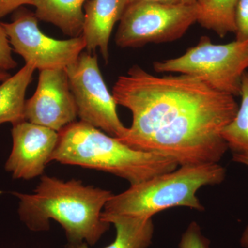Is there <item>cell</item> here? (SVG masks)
<instances>
[{
  "mask_svg": "<svg viewBox=\"0 0 248 248\" xmlns=\"http://www.w3.org/2000/svg\"><path fill=\"white\" fill-rule=\"evenodd\" d=\"M112 94L133 116L118 139L130 148L169 156L179 166L217 164L228 150L221 133L239 105L197 78L155 76L136 65L119 77Z\"/></svg>",
  "mask_w": 248,
  "mask_h": 248,
  "instance_id": "1",
  "label": "cell"
},
{
  "mask_svg": "<svg viewBox=\"0 0 248 248\" xmlns=\"http://www.w3.org/2000/svg\"><path fill=\"white\" fill-rule=\"evenodd\" d=\"M12 194L19 200V218L29 229L48 231L50 220H55L64 230L67 248L94 246L110 227L102 213L114 194L81 181L42 175L33 193Z\"/></svg>",
  "mask_w": 248,
  "mask_h": 248,
  "instance_id": "2",
  "label": "cell"
},
{
  "mask_svg": "<svg viewBox=\"0 0 248 248\" xmlns=\"http://www.w3.org/2000/svg\"><path fill=\"white\" fill-rule=\"evenodd\" d=\"M58 133L51 161L110 173L130 185L171 172L179 166L169 156L134 149L81 121L70 124Z\"/></svg>",
  "mask_w": 248,
  "mask_h": 248,
  "instance_id": "3",
  "label": "cell"
},
{
  "mask_svg": "<svg viewBox=\"0 0 248 248\" xmlns=\"http://www.w3.org/2000/svg\"><path fill=\"white\" fill-rule=\"evenodd\" d=\"M226 174V169L218 163L180 166L171 172L130 185L128 190L112 195L104 206L102 218H152L174 207L203 211L205 208L197 197V191L203 186L221 184Z\"/></svg>",
  "mask_w": 248,
  "mask_h": 248,
  "instance_id": "4",
  "label": "cell"
},
{
  "mask_svg": "<svg viewBox=\"0 0 248 248\" xmlns=\"http://www.w3.org/2000/svg\"><path fill=\"white\" fill-rule=\"evenodd\" d=\"M156 73H177L197 78L220 92L237 97L248 69V40L215 45L206 36L178 58L153 63Z\"/></svg>",
  "mask_w": 248,
  "mask_h": 248,
  "instance_id": "5",
  "label": "cell"
},
{
  "mask_svg": "<svg viewBox=\"0 0 248 248\" xmlns=\"http://www.w3.org/2000/svg\"><path fill=\"white\" fill-rule=\"evenodd\" d=\"M198 7L150 1L130 3L115 35L121 48H138L150 43H164L181 38L197 22Z\"/></svg>",
  "mask_w": 248,
  "mask_h": 248,
  "instance_id": "6",
  "label": "cell"
},
{
  "mask_svg": "<svg viewBox=\"0 0 248 248\" xmlns=\"http://www.w3.org/2000/svg\"><path fill=\"white\" fill-rule=\"evenodd\" d=\"M66 71L80 121L122 138L127 128L119 118L117 103L103 79L96 54L82 52Z\"/></svg>",
  "mask_w": 248,
  "mask_h": 248,
  "instance_id": "7",
  "label": "cell"
},
{
  "mask_svg": "<svg viewBox=\"0 0 248 248\" xmlns=\"http://www.w3.org/2000/svg\"><path fill=\"white\" fill-rule=\"evenodd\" d=\"M1 23L15 53L26 63L39 71L66 69L86 49L82 35L66 40H58L45 35L40 30L35 14L19 10L11 22Z\"/></svg>",
  "mask_w": 248,
  "mask_h": 248,
  "instance_id": "8",
  "label": "cell"
},
{
  "mask_svg": "<svg viewBox=\"0 0 248 248\" xmlns=\"http://www.w3.org/2000/svg\"><path fill=\"white\" fill-rule=\"evenodd\" d=\"M77 117L66 69L41 71L35 93L26 100L24 120L60 132Z\"/></svg>",
  "mask_w": 248,
  "mask_h": 248,
  "instance_id": "9",
  "label": "cell"
},
{
  "mask_svg": "<svg viewBox=\"0 0 248 248\" xmlns=\"http://www.w3.org/2000/svg\"><path fill=\"white\" fill-rule=\"evenodd\" d=\"M11 135L13 148L5 163L6 172L24 180L43 175L58 145V132L24 120L13 125Z\"/></svg>",
  "mask_w": 248,
  "mask_h": 248,
  "instance_id": "10",
  "label": "cell"
},
{
  "mask_svg": "<svg viewBox=\"0 0 248 248\" xmlns=\"http://www.w3.org/2000/svg\"><path fill=\"white\" fill-rule=\"evenodd\" d=\"M129 0H88L84 5L82 36L86 51L99 48L103 58L108 61L109 42L116 23L120 21Z\"/></svg>",
  "mask_w": 248,
  "mask_h": 248,
  "instance_id": "11",
  "label": "cell"
},
{
  "mask_svg": "<svg viewBox=\"0 0 248 248\" xmlns=\"http://www.w3.org/2000/svg\"><path fill=\"white\" fill-rule=\"evenodd\" d=\"M88 0H32L37 19L59 28L71 37L82 35L84 5Z\"/></svg>",
  "mask_w": 248,
  "mask_h": 248,
  "instance_id": "12",
  "label": "cell"
},
{
  "mask_svg": "<svg viewBox=\"0 0 248 248\" xmlns=\"http://www.w3.org/2000/svg\"><path fill=\"white\" fill-rule=\"evenodd\" d=\"M35 70L33 65L26 63L0 85V125L24 120L26 93Z\"/></svg>",
  "mask_w": 248,
  "mask_h": 248,
  "instance_id": "13",
  "label": "cell"
},
{
  "mask_svg": "<svg viewBox=\"0 0 248 248\" xmlns=\"http://www.w3.org/2000/svg\"><path fill=\"white\" fill-rule=\"evenodd\" d=\"M102 219L113 225L116 230L115 239L104 248H148L151 246L155 230L152 218L110 216Z\"/></svg>",
  "mask_w": 248,
  "mask_h": 248,
  "instance_id": "14",
  "label": "cell"
},
{
  "mask_svg": "<svg viewBox=\"0 0 248 248\" xmlns=\"http://www.w3.org/2000/svg\"><path fill=\"white\" fill-rule=\"evenodd\" d=\"M238 0H196L198 19L202 27L221 37L236 32L235 9Z\"/></svg>",
  "mask_w": 248,
  "mask_h": 248,
  "instance_id": "15",
  "label": "cell"
},
{
  "mask_svg": "<svg viewBox=\"0 0 248 248\" xmlns=\"http://www.w3.org/2000/svg\"><path fill=\"white\" fill-rule=\"evenodd\" d=\"M241 104L231 123L226 125L221 135L233 153L248 154V72L241 81Z\"/></svg>",
  "mask_w": 248,
  "mask_h": 248,
  "instance_id": "16",
  "label": "cell"
},
{
  "mask_svg": "<svg viewBox=\"0 0 248 248\" xmlns=\"http://www.w3.org/2000/svg\"><path fill=\"white\" fill-rule=\"evenodd\" d=\"M179 248H210V241L202 232L200 225L192 221L181 238Z\"/></svg>",
  "mask_w": 248,
  "mask_h": 248,
  "instance_id": "17",
  "label": "cell"
},
{
  "mask_svg": "<svg viewBox=\"0 0 248 248\" xmlns=\"http://www.w3.org/2000/svg\"><path fill=\"white\" fill-rule=\"evenodd\" d=\"M236 40H248V0H238L235 9Z\"/></svg>",
  "mask_w": 248,
  "mask_h": 248,
  "instance_id": "18",
  "label": "cell"
},
{
  "mask_svg": "<svg viewBox=\"0 0 248 248\" xmlns=\"http://www.w3.org/2000/svg\"><path fill=\"white\" fill-rule=\"evenodd\" d=\"M12 50L8 36L0 23V68L5 71L14 69L17 66L13 58Z\"/></svg>",
  "mask_w": 248,
  "mask_h": 248,
  "instance_id": "19",
  "label": "cell"
},
{
  "mask_svg": "<svg viewBox=\"0 0 248 248\" xmlns=\"http://www.w3.org/2000/svg\"><path fill=\"white\" fill-rule=\"evenodd\" d=\"M32 0H0V18L19 9L23 5H31Z\"/></svg>",
  "mask_w": 248,
  "mask_h": 248,
  "instance_id": "20",
  "label": "cell"
},
{
  "mask_svg": "<svg viewBox=\"0 0 248 248\" xmlns=\"http://www.w3.org/2000/svg\"><path fill=\"white\" fill-rule=\"evenodd\" d=\"M232 161L248 166V154L233 153ZM240 244L243 248H248V226L244 230L240 239Z\"/></svg>",
  "mask_w": 248,
  "mask_h": 248,
  "instance_id": "21",
  "label": "cell"
},
{
  "mask_svg": "<svg viewBox=\"0 0 248 248\" xmlns=\"http://www.w3.org/2000/svg\"><path fill=\"white\" fill-rule=\"evenodd\" d=\"M150 1V2L159 3V4L169 5H194L196 0H129L130 3L135 1Z\"/></svg>",
  "mask_w": 248,
  "mask_h": 248,
  "instance_id": "22",
  "label": "cell"
},
{
  "mask_svg": "<svg viewBox=\"0 0 248 248\" xmlns=\"http://www.w3.org/2000/svg\"><path fill=\"white\" fill-rule=\"evenodd\" d=\"M11 76V75L8 73L7 71H5V70L0 68V82H3V81L7 79Z\"/></svg>",
  "mask_w": 248,
  "mask_h": 248,
  "instance_id": "23",
  "label": "cell"
}]
</instances>
